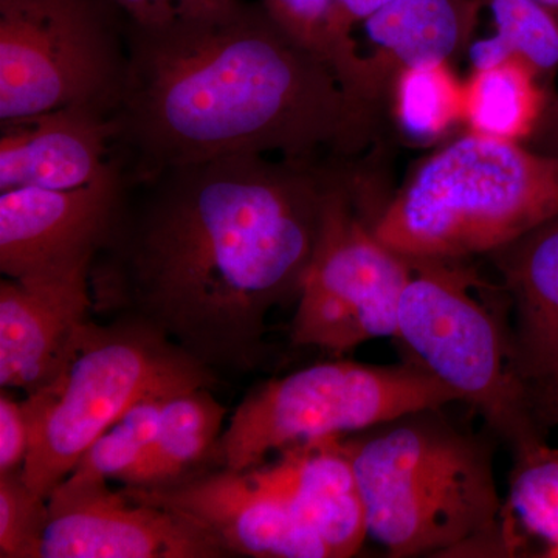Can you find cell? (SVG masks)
I'll return each mask as SVG.
<instances>
[{"mask_svg":"<svg viewBox=\"0 0 558 558\" xmlns=\"http://www.w3.org/2000/svg\"><path fill=\"white\" fill-rule=\"evenodd\" d=\"M330 168L238 154L128 182L90 269L94 315L159 330L216 373L270 355V312L299 301Z\"/></svg>","mask_w":558,"mask_h":558,"instance_id":"1","label":"cell"},{"mask_svg":"<svg viewBox=\"0 0 558 558\" xmlns=\"http://www.w3.org/2000/svg\"><path fill=\"white\" fill-rule=\"evenodd\" d=\"M124 33L112 150L130 183L238 154L318 165L319 154H354L368 140L374 117L260 3L160 27L124 21Z\"/></svg>","mask_w":558,"mask_h":558,"instance_id":"2","label":"cell"},{"mask_svg":"<svg viewBox=\"0 0 558 558\" xmlns=\"http://www.w3.org/2000/svg\"><path fill=\"white\" fill-rule=\"evenodd\" d=\"M438 413L344 436L368 535L389 557H508L490 449Z\"/></svg>","mask_w":558,"mask_h":558,"instance_id":"3","label":"cell"},{"mask_svg":"<svg viewBox=\"0 0 558 558\" xmlns=\"http://www.w3.org/2000/svg\"><path fill=\"white\" fill-rule=\"evenodd\" d=\"M558 215V156L469 132L421 161L374 234L409 259L490 255Z\"/></svg>","mask_w":558,"mask_h":558,"instance_id":"4","label":"cell"},{"mask_svg":"<svg viewBox=\"0 0 558 558\" xmlns=\"http://www.w3.org/2000/svg\"><path fill=\"white\" fill-rule=\"evenodd\" d=\"M218 387L216 371L159 330L137 319L94 318L61 376L22 400L31 425L22 480L49 499L90 444L140 400Z\"/></svg>","mask_w":558,"mask_h":558,"instance_id":"5","label":"cell"},{"mask_svg":"<svg viewBox=\"0 0 558 558\" xmlns=\"http://www.w3.org/2000/svg\"><path fill=\"white\" fill-rule=\"evenodd\" d=\"M396 340L436 379L480 411L513 453L545 442L531 387L513 359L512 328L457 260L411 259Z\"/></svg>","mask_w":558,"mask_h":558,"instance_id":"6","label":"cell"},{"mask_svg":"<svg viewBox=\"0 0 558 558\" xmlns=\"http://www.w3.org/2000/svg\"><path fill=\"white\" fill-rule=\"evenodd\" d=\"M454 402L457 392L411 360L398 366L326 360L264 381L241 400L223 429V468L245 472L274 453Z\"/></svg>","mask_w":558,"mask_h":558,"instance_id":"7","label":"cell"},{"mask_svg":"<svg viewBox=\"0 0 558 558\" xmlns=\"http://www.w3.org/2000/svg\"><path fill=\"white\" fill-rule=\"evenodd\" d=\"M128 73L109 0H0V121L62 108L113 116Z\"/></svg>","mask_w":558,"mask_h":558,"instance_id":"8","label":"cell"},{"mask_svg":"<svg viewBox=\"0 0 558 558\" xmlns=\"http://www.w3.org/2000/svg\"><path fill=\"white\" fill-rule=\"evenodd\" d=\"M413 260L374 234L344 178L330 168L322 226L290 325L293 347L341 357L377 339L398 337L400 299Z\"/></svg>","mask_w":558,"mask_h":558,"instance_id":"9","label":"cell"},{"mask_svg":"<svg viewBox=\"0 0 558 558\" xmlns=\"http://www.w3.org/2000/svg\"><path fill=\"white\" fill-rule=\"evenodd\" d=\"M218 538L108 481L68 476L49 497L40 558H223Z\"/></svg>","mask_w":558,"mask_h":558,"instance_id":"10","label":"cell"},{"mask_svg":"<svg viewBox=\"0 0 558 558\" xmlns=\"http://www.w3.org/2000/svg\"><path fill=\"white\" fill-rule=\"evenodd\" d=\"M123 171L73 190L0 191V271L17 281L90 271L126 197Z\"/></svg>","mask_w":558,"mask_h":558,"instance_id":"11","label":"cell"},{"mask_svg":"<svg viewBox=\"0 0 558 558\" xmlns=\"http://www.w3.org/2000/svg\"><path fill=\"white\" fill-rule=\"evenodd\" d=\"M121 487L208 529L230 557L332 558L328 546L247 473L219 468L171 486Z\"/></svg>","mask_w":558,"mask_h":558,"instance_id":"12","label":"cell"},{"mask_svg":"<svg viewBox=\"0 0 558 558\" xmlns=\"http://www.w3.org/2000/svg\"><path fill=\"white\" fill-rule=\"evenodd\" d=\"M95 318L90 271L0 281V387L25 396L61 376L81 332Z\"/></svg>","mask_w":558,"mask_h":558,"instance_id":"13","label":"cell"},{"mask_svg":"<svg viewBox=\"0 0 558 558\" xmlns=\"http://www.w3.org/2000/svg\"><path fill=\"white\" fill-rule=\"evenodd\" d=\"M0 191L73 190L121 171L112 116L62 108L0 123Z\"/></svg>","mask_w":558,"mask_h":558,"instance_id":"14","label":"cell"},{"mask_svg":"<svg viewBox=\"0 0 558 558\" xmlns=\"http://www.w3.org/2000/svg\"><path fill=\"white\" fill-rule=\"evenodd\" d=\"M344 436L315 440L245 470L250 480L288 506L330 550L355 556L368 535L365 506Z\"/></svg>","mask_w":558,"mask_h":558,"instance_id":"15","label":"cell"},{"mask_svg":"<svg viewBox=\"0 0 558 558\" xmlns=\"http://www.w3.org/2000/svg\"><path fill=\"white\" fill-rule=\"evenodd\" d=\"M483 10L484 0H391L371 14L359 25L368 44L360 54L359 101L376 116L400 70L468 50Z\"/></svg>","mask_w":558,"mask_h":558,"instance_id":"16","label":"cell"},{"mask_svg":"<svg viewBox=\"0 0 558 558\" xmlns=\"http://www.w3.org/2000/svg\"><path fill=\"white\" fill-rule=\"evenodd\" d=\"M513 307V359L529 387L558 379V215L490 253Z\"/></svg>","mask_w":558,"mask_h":558,"instance_id":"17","label":"cell"},{"mask_svg":"<svg viewBox=\"0 0 558 558\" xmlns=\"http://www.w3.org/2000/svg\"><path fill=\"white\" fill-rule=\"evenodd\" d=\"M226 417L227 409L215 398V389H190L171 396L161 411L156 438L120 481L121 486H171L223 468Z\"/></svg>","mask_w":558,"mask_h":558,"instance_id":"18","label":"cell"},{"mask_svg":"<svg viewBox=\"0 0 558 558\" xmlns=\"http://www.w3.org/2000/svg\"><path fill=\"white\" fill-rule=\"evenodd\" d=\"M542 81L519 58L472 69L464 81V126L487 137L526 143L550 101Z\"/></svg>","mask_w":558,"mask_h":558,"instance_id":"19","label":"cell"},{"mask_svg":"<svg viewBox=\"0 0 558 558\" xmlns=\"http://www.w3.org/2000/svg\"><path fill=\"white\" fill-rule=\"evenodd\" d=\"M501 526L508 557L558 558V449L546 440L513 453Z\"/></svg>","mask_w":558,"mask_h":558,"instance_id":"20","label":"cell"},{"mask_svg":"<svg viewBox=\"0 0 558 558\" xmlns=\"http://www.w3.org/2000/svg\"><path fill=\"white\" fill-rule=\"evenodd\" d=\"M392 120L416 145L442 140L464 124V81L450 61L424 62L400 70L388 87Z\"/></svg>","mask_w":558,"mask_h":558,"instance_id":"21","label":"cell"},{"mask_svg":"<svg viewBox=\"0 0 558 558\" xmlns=\"http://www.w3.org/2000/svg\"><path fill=\"white\" fill-rule=\"evenodd\" d=\"M495 33L475 40L468 49L472 69L487 68L519 58L539 78L558 70V20L535 0H484Z\"/></svg>","mask_w":558,"mask_h":558,"instance_id":"22","label":"cell"},{"mask_svg":"<svg viewBox=\"0 0 558 558\" xmlns=\"http://www.w3.org/2000/svg\"><path fill=\"white\" fill-rule=\"evenodd\" d=\"M171 396H154L132 405L90 444L69 476L120 483L156 438L161 411Z\"/></svg>","mask_w":558,"mask_h":558,"instance_id":"23","label":"cell"},{"mask_svg":"<svg viewBox=\"0 0 558 558\" xmlns=\"http://www.w3.org/2000/svg\"><path fill=\"white\" fill-rule=\"evenodd\" d=\"M49 499L39 497L21 473L0 475V557L40 558Z\"/></svg>","mask_w":558,"mask_h":558,"instance_id":"24","label":"cell"},{"mask_svg":"<svg viewBox=\"0 0 558 558\" xmlns=\"http://www.w3.org/2000/svg\"><path fill=\"white\" fill-rule=\"evenodd\" d=\"M388 2L391 0H332L328 60L351 98H354L359 70L354 33Z\"/></svg>","mask_w":558,"mask_h":558,"instance_id":"25","label":"cell"},{"mask_svg":"<svg viewBox=\"0 0 558 558\" xmlns=\"http://www.w3.org/2000/svg\"><path fill=\"white\" fill-rule=\"evenodd\" d=\"M279 27L328 60L332 0H260Z\"/></svg>","mask_w":558,"mask_h":558,"instance_id":"26","label":"cell"},{"mask_svg":"<svg viewBox=\"0 0 558 558\" xmlns=\"http://www.w3.org/2000/svg\"><path fill=\"white\" fill-rule=\"evenodd\" d=\"M128 24L160 27L172 22L220 13L241 0H109Z\"/></svg>","mask_w":558,"mask_h":558,"instance_id":"27","label":"cell"},{"mask_svg":"<svg viewBox=\"0 0 558 558\" xmlns=\"http://www.w3.org/2000/svg\"><path fill=\"white\" fill-rule=\"evenodd\" d=\"M31 447V425L24 402L2 388L0 395V475L21 473Z\"/></svg>","mask_w":558,"mask_h":558,"instance_id":"28","label":"cell"},{"mask_svg":"<svg viewBox=\"0 0 558 558\" xmlns=\"http://www.w3.org/2000/svg\"><path fill=\"white\" fill-rule=\"evenodd\" d=\"M535 417L545 432L558 425V379L531 387Z\"/></svg>","mask_w":558,"mask_h":558,"instance_id":"29","label":"cell"},{"mask_svg":"<svg viewBox=\"0 0 558 558\" xmlns=\"http://www.w3.org/2000/svg\"><path fill=\"white\" fill-rule=\"evenodd\" d=\"M531 140L534 149L558 156V95L549 101L545 116Z\"/></svg>","mask_w":558,"mask_h":558,"instance_id":"30","label":"cell"},{"mask_svg":"<svg viewBox=\"0 0 558 558\" xmlns=\"http://www.w3.org/2000/svg\"><path fill=\"white\" fill-rule=\"evenodd\" d=\"M535 2L545 7V9L548 10L549 13H553L558 20V0H535Z\"/></svg>","mask_w":558,"mask_h":558,"instance_id":"31","label":"cell"}]
</instances>
